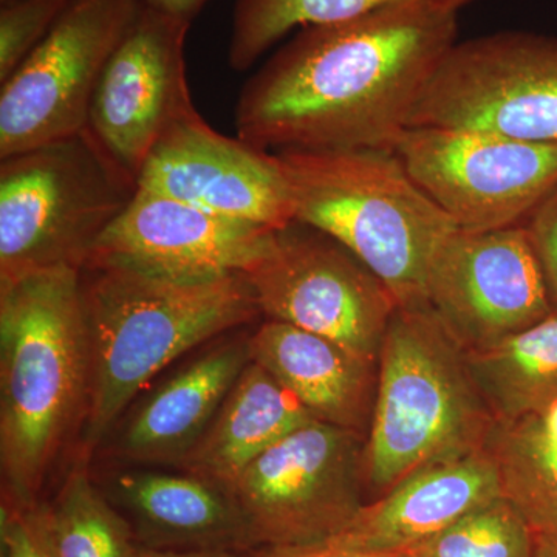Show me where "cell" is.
I'll use <instances>...</instances> for the list:
<instances>
[{"label":"cell","instance_id":"32","mask_svg":"<svg viewBox=\"0 0 557 557\" xmlns=\"http://www.w3.org/2000/svg\"><path fill=\"white\" fill-rule=\"evenodd\" d=\"M533 557H557V530L534 531Z\"/></svg>","mask_w":557,"mask_h":557},{"label":"cell","instance_id":"25","mask_svg":"<svg viewBox=\"0 0 557 557\" xmlns=\"http://www.w3.org/2000/svg\"><path fill=\"white\" fill-rule=\"evenodd\" d=\"M536 533L502 494L410 549V557H533Z\"/></svg>","mask_w":557,"mask_h":557},{"label":"cell","instance_id":"8","mask_svg":"<svg viewBox=\"0 0 557 557\" xmlns=\"http://www.w3.org/2000/svg\"><path fill=\"white\" fill-rule=\"evenodd\" d=\"M368 435L311 421L271 446L231 485L255 548L306 547L364 507Z\"/></svg>","mask_w":557,"mask_h":557},{"label":"cell","instance_id":"2","mask_svg":"<svg viewBox=\"0 0 557 557\" xmlns=\"http://www.w3.org/2000/svg\"><path fill=\"white\" fill-rule=\"evenodd\" d=\"M89 381L81 270L57 267L0 284L3 498L42 500L50 468L86 418Z\"/></svg>","mask_w":557,"mask_h":557},{"label":"cell","instance_id":"5","mask_svg":"<svg viewBox=\"0 0 557 557\" xmlns=\"http://www.w3.org/2000/svg\"><path fill=\"white\" fill-rule=\"evenodd\" d=\"M494 417L467 348L423 306H398L379 358L366 487L380 497L418 469L485 448Z\"/></svg>","mask_w":557,"mask_h":557},{"label":"cell","instance_id":"7","mask_svg":"<svg viewBox=\"0 0 557 557\" xmlns=\"http://www.w3.org/2000/svg\"><path fill=\"white\" fill-rule=\"evenodd\" d=\"M409 127L557 145L556 36L509 30L457 40L424 87Z\"/></svg>","mask_w":557,"mask_h":557},{"label":"cell","instance_id":"19","mask_svg":"<svg viewBox=\"0 0 557 557\" xmlns=\"http://www.w3.org/2000/svg\"><path fill=\"white\" fill-rule=\"evenodd\" d=\"M249 361V338H236L180 370L124 428L121 456L137 463L180 465L211 426Z\"/></svg>","mask_w":557,"mask_h":557},{"label":"cell","instance_id":"31","mask_svg":"<svg viewBox=\"0 0 557 557\" xmlns=\"http://www.w3.org/2000/svg\"><path fill=\"white\" fill-rule=\"evenodd\" d=\"M252 549H212V552H168L143 548L141 557H251Z\"/></svg>","mask_w":557,"mask_h":557},{"label":"cell","instance_id":"3","mask_svg":"<svg viewBox=\"0 0 557 557\" xmlns=\"http://www.w3.org/2000/svg\"><path fill=\"white\" fill-rule=\"evenodd\" d=\"M81 295L90 350L87 448L109 434L132 399L171 362L260 314L247 274L186 282L121 267H84Z\"/></svg>","mask_w":557,"mask_h":557},{"label":"cell","instance_id":"11","mask_svg":"<svg viewBox=\"0 0 557 557\" xmlns=\"http://www.w3.org/2000/svg\"><path fill=\"white\" fill-rule=\"evenodd\" d=\"M394 150L458 230L523 225L557 188V145L487 132L408 127Z\"/></svg>","mask_w":557,"mask_h":557},{"label":"cell","instance_id":"27","mask_svg":"<svg viewBox=\"0 0 557 557\" xmlns=\"http://www.w3.org/2000/svg\"><path fill=\"white\" fill-rule=\"evenodd\" d=\"M0 544L2 557H54L42 500L22 505L2 497Z\"/></svg>","mask_w":557,"mask_h":557},{"label":"cell","instance_id":"20","mask_svg":"<svg viewBox=\"0 0 557 557\" xmlns=\"http://www.w3.org/2000/svg\"><path fill=\"white\" fill-rule=\"evenodd\" d=\"M314 420L284 384L251 359L180 467L228 491L256 458Z\"/></svg>","mask_w":557,"mask_h":557},{"label":"cell","instance_id":"18","mask_svg":"<svg viewBox=\"0 0 557 557\" xmlns=\"http://www.w3.org/2000/svg\"><path fill=\"white\" fill-rule=\"evenodd\" d=\"M249 354L318 421L368 435L376 364L335 341L270 319L249 336Z\"/></svg>","mask_w":557,"mask_h":557},{"label":"cell","instance_id":"33","mask_svg":"<svg viewBox=\"0 0 557 557\" xmlns=\"http://www.w3.org/2000/svg\"><path fill=\"white\" fill-rule=\"evenodd\" d=\"M0 2H2V3H3V2H9V0H0Z\"/></svg>","mask_w":557,"mask_h":557},{"label":"cell","instance_id":"22","mask_svg":"<svg viewBox=\"0 0 557 557\" xmlns=\"http://www.w3.org/2000/svg\"><path fill=\"white\" fill-rule=\"evenodd\" d=\"M485 449L502 494L533 530H557V399L525 416L494 420Z\"/></svg>","mask_w":557,"mask_h":557},{"label":"cell","instance_id":"4","mask_svg":"<svg viewBox=\"0 0 557 557\" xmlns=\"http://www.w3.org/2000/svg\"><path fill=\"white\" fill-rule=\"evenodd\" d=\"M276 159L295 219L350 249L394 293L423 306L440 247L458 230L394 149H285Z\"/></svg>","mask_w":557,"mask_h":557},{"label":"cell","instance_id":"13","mask_svg":"<svg viewBox=\"0 0 557 557\" xmlns=\"http://www.w3.org/2000/svg\"><path fill=\"white\" fill-rule=\"evenodd\" d=\"M189 27L143 7L91 98L86 129L135 182L164 132L196 109L186 79Z\"/></svg>","mask_w":557,"mask_h":557},{"label":"cell","instance_id":"21","mask_svg":"<svg viewBox=\"0 0 557 557\" xmlns=\"http://www.w3.org/2000/svg\"><path fill=\"white\" fill-rule=\"evenodd\" d=\"M494 420L525 416L557 399V311L491 346L467 350Z\"/></svg>","mask_w":557,"mask_h":557},{"label":"cell","instance_id":"14","mask_svg":"<svg viewBox=\"0 0 557 557\" xmlns=\"http://www.w3.org/2000/svg\"><path fill=\"white\" fill-rule=\"evenodd\" d=\"M274 234L276 228L270 226L137 189L94 245L84 267H121L174 281H214L247 274L270 251Z\"/></svg>","mask_w":557,"mask_h":557},{"label":"cell","instance_id":"26","mask_svg":"<svg viewBox=\"0 0 557 557\" xmlns=\"http://www.w3.org/2000/svg\"><path fill=\"white\" fill-rule=\"evenodd\" d=\"M72 0H9L0 9V83L27 60Z\"/></svg>","mask_w":557,"mask_h":557},{"label":"cell","instance_id":"9","mask_svg":"<svg viewBox=\"0 0 557 557\" xmlns=\"http://www.w3.org/2000/svg\"><path fill=\"white\" fill-rule=\"evenodd\" d=\"M247 277L260 314L335 341L379 364L398 300L338 240L293 220L276 230L270 251Z\"/></svg>","mask_w":557,"mask_h":557},{"label":"cell","instance_id":"17","mask_svg":"<svg viewBox=\"0 0 557 557\" xmlns=\"http://www.w3.org/2000/svg\"><path fill=\"white\" fill-rule=\"evenodd\" d=\"M106 496L131 523L143 548L255 549L244 515L228 491L189 472H123L113 478Z\"/></svg>","mask_w":557,"mask_h":557},{"label":"cell","instance_id":"1","mask_svg":"<svg viewBox=\"0 0 557 557\" xmlns=\"http://www.w3.org/2000/svg\"><path fill=\"white\" fill-rule=\"evenodd\" d=\"M457 40L458 11L432 3L302 28L245 83L237 137L267 152L394 149Z\"/></svg>","mask_w":557,"mask_h":557},{"label":"cell","instance_id":"24","mask_svg":"<svg viewBox=\"0 0 557 557\" xmlns=\"http://www.w3.org/2000/svg\"><path fill=\"white\" fill-rule=\"evenodd\" d=\"M475 0H236L228 62L245 72L295 28L357 20L403 3H432L460 11Z\"/></svg>","mask_w":557,"mask_h":557},{"label":"cell","instance_id":"16","mask_svg":"<svg viewBox=\"0 0 557 557\" xmlns=\"http://www.w3.org/2000/svg\"><path fill=\"white\" fill-rule=\"evenodd\" d=\"M502 496L500 478L485 448L418 469L383 496L359 509L325 547L392 555L408 553Z\"/></svg>","mask_w":557,"mask_h":557},{"label":"cell","instance_id":"12","mask_svg":"<svg viewBox=\"0 0 557 557\" xmlns=\"http://www.w3.org/2000/svg\"><path fill=\"white\" fill-rule=\"evenodd\" d=\"M426 302L467 350L508 338L555 311L523 225L457 230L432 260Z\"/></svg>","mask_w":557,"mask_h":557},{"label":"cell","instance_id":"10","mask_svg":"<svg viewBox=\"0 0 557 557\" xmlns=\"http://www.w3.org/2000/svg\"><path fill=\"white\" fill-rule=\"evenodd\" d=\"M143 7V0H72L0 83V160L86 129L102 70Z\"/></svg>","mask_w":557,"mask_h":557},{"label":"cell","instance_id":"29","mask_svg":"<svg viewBox=\"0 0 557 557\" xmlns=\"http://www.w3.org/2000/svg\"><path fill=\"white\" fill-rule=\"evenodd\" d=\"M251 557H410L409 553L373 555V553L343 552L314 544L306 547H260L252 549Z\"/></svg>","mask_w":557,"mask_h":557},{"label":"cell","instance_id":"15","mask_svg":"<svg viewBox=\"0 0 557 557\" xmlns=\"http://www.w3.org/2000/svg\"><path fill=\"white\" fill-rule=\"evenodd\" d=\"M137 185L212 214L270 228L295 220L287 182L273 153L212 129L197 109L164 132Z\"/></svg>","mask_w":557,"mask_h":557},{"label":"cell","instance_id":"30","mask_svg":"<svg viewBox=\"0 0 557 557\" xmlns=\"http://www.w3.org/2000/svg\"><path fill=\"white\" fill-rule=\"evenodd\" d=\"M145 7L159 11L171 20L193 24L207 0H143Z\"/></svg>","mask_w":557,"mask_h":557},{"label":"cell","instance_id":"6","mask_svg":"<svg viewBox=\"0 0 557 557\" xmlns=\"http://www.w3.org/2000/svg\"><path fill=\"white\" fill-rule=\"evenodd\" d=\"M137 189L87 129L0 160V284L83 270Z\"/></svg>","mask_w":557,"mask_h":557},{"label":"cell","instance_id":"23","mask_svg":"<svg viewBox=\"0 0 557 557\" xmlns=\"http://www.w3.org/2000/svg\"><path fill=\"white\" fill-rule=\"evenodd\" d=\"M42 504L54 557H141L131 523L83 463Z\"/></svg>","mask_w":557,"mask_h":557},{"label":"cell","instance_id":"28","mask_svg":"<svg viewBox=\"0 0 557 557\" xmlns=\"http://www.w3.org/2000/svg\"><path fill=\"white\" fill-rule=\"evenodd\" d=\"M523 226L541 263L553 309L557 311V188L531 212Z\"/></svg>","mask_w":557,"mask_h":557}]
</instances>
